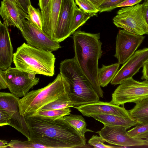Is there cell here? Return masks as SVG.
Returning a JSON list of instances; mask_svg holds the SVG:
<instances>
[{"label":"cell","mask_w":148,"mask_h":148,"mask_svg":"<svg viewBox=\"0 0 148 148\" xmlns=\"http://www.w3.org/2000/svg\"><path fill=\"white\" fill-rule=\"evenodd\" d=\"M8 142L6 140H0V148H8Z\"/></svg>","instance_id":"cell-40"},{"label":"cell","mask_w":148,"mask_h":148,"mask_svg":"<svg viewBox=\"0 0 148 148\" xmlns=\"http://www.w3.org/2000/svg\"><path fill=\"white\" fill-rule=\"evenodd\" d=\"M113 21L117 27L129 32L141 35L148 34V26L143 16L142 4L121 8Z\"/></svg>","instance_id":"cell-6"},{"label":"cell","mask_w":148,"mask_h":148,"mask_svg":"<svg viewBox=\"0 0 148 148\" xmlns=\"http://www.w3.org/2000/svg\"><path fill=\"white\" fill-rule=\"evenodd\" d=\"M124 127L104 125L97 133L105 141L120 147L145 146V140L133 138Z\"/></svg>","instance_id":"cell-9"},{"label":"cell","mask_w":148,"mask_h":148,"mask_svg":"<svg viewBox=\"0 0 148 148\" xmlns=\"http://www.w3.org/2000/svg\"><path fill=\"white\" fill-rule=\"evenodd\" d=\"M142 8L144 18L148 26V0H145L142 4Z\"/></svg>","instance_id":"cell-36"},{"label":"cell","mask_w":148,"mask_h":148,"mask_svg":"<svg viewBox=\"0 0 148 148\" xmlns=\"http://www.w3.org/2000/svg\"><path fill=\"white\" fill-rule=\"evenodd\" d=\"M126 0H105L97 9L99 12L110 11L117 8L119 4Z\"/></svg>","instance_id":"cell-30"},{"label":"cell","mask_w":148,"mask_h":148,"mask_svg":"<svg viewBox=\"0 0 148 148\" xmlns=\"http://www.w3.org/2000/svg\"><path fill=\"white\" fill-rule=\"evenodd\" d=\"M62 0H50L47 5L41 10L42 30L53 40Z\"/></svg>","instance_id":"cell-17"},{"label":"cell","mask_w":148,"mask_h":148,"mask_svg":"<svg viewBox=\"0 0 148 148\" xmlns=\"http://www.w3.org/2000/svg\"><path fill=\"white\" fill-rule=\"evenodd\" d=\"M59 69L70 84L69 96L74 107L99 101L98 94L74 58L61 61Z\"/></svg>","instance_id":"cell-5"},{"label":"cell","mask_w":148,"mask_h":148,"mask_svg":"<svg viewBox=\"0 0 148 148\" xmlns=\"http://www.w3.org/2000/svg\"><path fill=\"white\" fill-rule=\"evenodd\" d=\"M29 133L44 135L57 140L69 148L82 147L86 139L62 118L55 120L31 116L25 117Z\"/></svg>","instance_id":"cell-2"},{"label":"cell","mask_w":148,"mask_h":148,"mask_svg":"<svg viewBox=\"0 0 148 148\" xmlns=\"http://www.w3.org/2000/svg\"><path fill=\"white\" fill-rule=\"evenodd\" d=\"M10 0V1H12V2H13V3H14L15 4H17L16 0Z\"/></svg>","instance_id":"cell-42"},{"label":"cell","mask_w":148,"mask_h":148,"mask_svg":"<svg viewBox=\"0 0 148 148\" xmlns=\"http://www.w3.org/2000/svg\"><path fill=\"white\" fill-rule=\"evenodd\" d=\"M70 108L40 111L37 112L32 116L55 120L62 118L65 116L70 114L71 110Z\"/></svg>","instance_id":"cell-24"},{"label":"cell","mask_w":148,"mask_h":148,"mask_svg":"<svg viewBox=\"0 0 148 148\" xmlns=\"http://www.w3.org/2000/svg\"><path fill=\"white\" fill-rule=\"evenodd\" d=\"M89 117H93L104 125L121 126L125 127L127 129L132 127L141 124L132 118H125L112 114H92Z\"/></svg>","instance_id":"cell-19"},{"label":"cell","mask_w":148,"mask_h":148,"mask_svg":"<svg viewBox=\"0 0 148 148\" xmlns=\"http://www.w3.org/2000/svg\"><path fill=\"white\" fill-rule=\"evenodd\" d=\"M19 98L11 92H0V109L10 110L13 112L10 125L30 140L29 134L25 118L19 112Z\"/></svg>","instance_id":"cell-12"},{"label":"cell","mask_w":148,"mask_h":148,"mask_svg":"<svg viewBox=\"0 0 148 148\" xmlns=\"http://www.w3.org/2000/svg\"><path fill=\"white\" fill-rule=\"evenodd\" d=\"M127 132L132 137L145 139L148 135V123L137 125Z\"/></svg>","instance_id":"cell-28"},{"label":"cell","mask_w":148,"mask_h":148,"mask_svg":"<svg viewBox=\"0 0 148 148\" xmlns=\"http://www.w3.org/2000/svg\"><path fill=\"white\" fill-rule=\"evenodd\" d=\"M27 19L30 23L42 30V18L41 12L31 5L28 7V13Z\"/></svg>","instance_id":"cell-27"},{"label":"cell","mask_w":148,"mask_h":148,"mask_svg":"<svg viewBox=\"0 0 148 148\" xmlns=\"http://www.w3.org/2000/svg\"><path fill=\"white\" fill-rule=\"evenodd\" d=\"M71 107L74 108V106L69 94L65 95L47 104L42 108L40 111L61 109Z\"/></svg>","instance_id":"cell-25"},{"label":"cell","mask_w":148,"mask_h":148,"mask_svg":"<svg viewBox=\"0 0 148 148\" xmlns=\"http://www.w3.org/2000/svg\"><path fill=\"white\" fill-rule=\"evenodd\" d=\"M50 0H39L38 5L42 10L45 8L48 5Z\"/></svg>","instance_id":"cell-38"},{"label":"cell","mask_w":148,"mask_h":148,"mask_svg":"<svg viewBox=\"0 0 148 148\" xmlns=\"http://www.w3.org/2000/svg\"><path fill=\"white\" fill-rule=\"evenodd\" d=\"M21 33L28 45L51 52L61 47L59 42L53 41L42 30L25 20Z\"/></svg>","instance_id":"cell-11"},{"label":"cell","mask_w":148,"mask_h":148,"mask_svg":"<svg viewBox=\"0 0 148 148\" xmlns=\"http://www.w3.org/2000/svg\"><path fill=\"white\" fill-rule=\"evenodd\" d=\"M8 88L6 75V71L0 69V89Z\"/></svg>","instance_id":"cell-34"},{"label":"cell","mask_w":148,"mask_h":148,"mask_svg":"<svg viewBox=\"0 0 148 148\" xmlns=\"http://www.w3.org/2000/svg\"><path fill=\"white\" fill-rule=\"evenodd\" d=\"M8 27L0 21V69L6 71L11 66L14 56Z\"/></svg>","instance_id":"cell-18"},{"label":"cell","mask_w":148,"mask_h":148,"mask_svg":"<svg viewBox=\"0 0 148 148\" xmlns=\"http://www.w3.org/2000/svg\"></svg>","instance_id":"cell-45"},{"label":"cell","mask_w":148,"mask_h":148,"mask_svg":"<svg viewBox=\"0 0 148 148\" xmlns=\"http://www.w3.org/2000/svg\"><path fill=\"white\" fill-rule=\"evenodd\" d=\"M70 92V84L60 73L45 87L29 92L19 99L21 115L25 117L32 116L43 107L66 95Z\"/></svg>","instance_id":"cell-3"},{"label":"cell","mask_w":148,"mask_h":148,"mask_svg":"<svg viewBox=\"0 0 148 148\" xmlns=\"http://www.w3.org/2000/svg\"><path fill=\"white\" fill-rule=\"evenodd\" d=\"M147 61L148 48L135 51L119 70L111 81V84L115 86L125 79L132 77Z\"/></svg>","instance_id":"cell-13"},{"label":"cell","mask_w":148,"mask_h":148,"mask_svg":"<svg viewBox=\"0 0 148 148\" xmlns=\"http://www.w3.org/2000/svg\"><path fill=\"white\" fill-rule=\"evenodd\" d=\"M0 14L6 26H13L21 32L23 31V22L27 19V14L17 4L9 0H3L0 8Z\"/></svg>","instance_id":"cell-16"},{"label":"cell","mask_w":148,"mask_h":148,"mask_svg":"<svg viewBox=\"0 0 148 148\" xmlns=\"http://www.w3.org/2000/svg\"><path fill=\"white\" fill-rule=\"evenodd\" d=\"M76 5L74 0H62L53 41L60 43L71 34L72 23Z\"/></svg>","instance_id":"cell-14"},{"label":"cell","mask_w":148,"mask_h":148,"mask_svg":"<svg viewBox=\"0 0 148 148\" xmlns=\"http://www.w3.org/2000/svg\"><path fill=\"white\" fill-rule=\"evenodd\" d=\"M63 118L84 138H86L85 135L86 132H94L86 128L87 124L85 120L81 115L70 114L64 116Z\"/></svg>","instance_id":"cell-22"},{"label":"cell","mask_w":148,"mask_h":148,"mask_svg":"<svg viewBox=\"0 0 148 148\" xmlns=\"http://www.w3.org/2000/svg\"><path fill=\"white\" fill-rule=\"evenodd\" d=\"M142 0H126L117 6V8L132 6L140 3Z\"/></svg>","instance_id":"cell-35"},{"label":"cell","mask_w":148,"mask_h":148,"mask_svg":"<svg viewBox=\"0 0 148 148\" xmlns=\"http://www.w3.org/2000/svg\"><path fill=\"white\" fill-rule=\"evenodd\" d=\"M92 3L97 8L105 0H88Z\"/></svg>","instance_id":"cell-39"},{"label":"cell","mask_w":148,"mask_h":148,"mask_svg":"<svg viewBox=\"0 0 148 148\" xmlns=\"http://www.w3.org/2000/svg\"><path fill=\"white\" fill-rule=\"evenodd\" d=\"M30 140L42 145L44 148H69L66 144L55 139L44 135L29 133Z\"/></svg>","instance_id":"cell-23"},{"label":"cell","mask_w":148,"mask_h":148,"mask_svg":"<svg viewBox=\"0 0 148 148\" xmlns=\"http://www.w3.org/2000/svg\"></svg>","instance_id":"cell-44"},{"label":"cell","mask_w":148,"mask_h":148,"mask_svg":"<svg viewBox=\"0 0 148 148\" xmlns=\"http://www.w3.org/2000/svg\"><path fill=\"white\" fill-rule=\"evenodd\" d=\"M79 8L91 16L96 15L99 10L91 2L88 0H75Z\"/></svg>","instance_id":"cell-29"},{"label":"cell","mask_w":148,"mask_h":148,"mask_svg":"<svg viewBox=\"0 0 148 148\" xmlns=\"http://www.w3.org/2000/svg\"><path fill=\"white\" fill-rule=\"evenodd\" d=\"M142 80H148V61L146 62L143 66Z\"/></svg>","instance_id":"cell-37"},{"label":"cell","mask_w":148,"mask_h":148,"mask_svg":"<svg viewBox=\"0 0 148 148\" xmlns=\"http://www.w3.org/2000/svg\"><path fill=\"white\" fill-rule=\"evenodd\" d=\"M148 98V84L132 77L123 81L112 95L110 102L118 106L127 103L135 104Z\"/></svg>","instance_id":"cell-7"},{"label":"cell","mask_w":148,"mask_h":148,"mask_svg":"<svg viewBox=\"0 0 148 148\" xmlns=\"http://www.w3.org/2000/svg\"><path fill=\"white\" fill-rule=\"evenodd\" d=\"M90 16V15L78 8L76 5L72 23L71 34L79 27L84 24Z\"/></svg>","instance_id":"cell-26"},{"label":"cell","mask_w":148,"mask_h":148,"mask_svg":"<svg viewBox=\"0 0 148 148\" xmlns=\"http://www.w3.org/2000/svg\"><path fill=\"white\" fill-rule=\"evenodd\" d=\"M52 52L24 43L14 53L13 62L21 71L52 77L54 75L56 59Z\"/></svg>","instance_id":"cell-4"},{"label":"cell","mask_w":148,"mask_h":148,"mask_svg":"<svg viewBox=\"0 0 148 148\" xmlns=\"http://www.w3.org/2000/svg\"><path fill=\"white\" fill-rule=\"evenodd\" d=\"M145 140L146 142L145 146H148V135L147 136Z\"/></svg>","instance_id":"cell-41"},{"label":"cell","mask_w":148,"mask_h":148,"mask_svg":"<svg viewBox=\"0 0 148 148\" xmlns=\"http://www.w3.org/2000/svg\"><path fill=\"white\" fill-rule=\"evenodd\" d=\"M73 34L74 58L99 97L103 98V92L99 85L98 76V61L102 53L100 34L78 30Z\"/></svg>","instance_id":"cell-1"},{"label":"cell","mask_w":148,"mask_h":148,"mask_svg":"<svg viewBox=\"0 0 148 148\" xmlns=\"http://www.w3.org/2000/svg\"><path fill=\"white\" fill-rule=\"evenodd\" d=\"M105 141L99 136L97 135H93L88 140V143L90 146H93L94 148H113L119 147H115L106 145L104 143Z\"/></svg>","instance_id":"cell-31"},{"label":"cell","mask_w":148,"mask_h":148,"mask_svg":"<svg viewBox=\"0 0 148 148\" xmlns=\"http://www.w3.org/2000/svg\"><path fill=\"white\" fill-rule=\"evenodd\" d=\"M13 112L10 110L0 109V126L9 125Z\"/></svg>","instance_id":"cell-32"},{"label":"cell","mask_w":148,"mask_h":148,"mask_svg":"<svg viewBox=\"0 0 148 148\" xmlns=\"http://www.w3.org/2000/svg\"><path fill=\"white\" fill-rule=\"evenodd\" d=\"M142 82L144 83L148 84V80H144V81H142Z\"/></svg>","instance_id":"cell-43"},{"label":"cell","mask_w":148,"mask_h":148,"mask_svg":"<svg viewBox=\"0 0 148 148\" xmlns=\"http://www.w3.org/2000/svg\"><path fill=\"white\" fill-rule=\"evenodd\" d=\"M36 75L10 66L6 71L8 88L11 93L18 97H23L39 83L40 78Z\"/></svg>","instance_id":"cell-8"},{"label":"cell","mask_w":148,"mask_h":148,"mask_svg":"<svg viewBox=\"0 0 148 148\" xmlns=\"http://www.w3.org/2000/svg\"><path fill=\"white\" fill-rule=\"evenodd\" d=\"M143 35L134 34L119 29L116 38L114 56L118 63L123 64L134 54L145 39Z\"/></svg>","instance_id":"cell-10"},{"label":"cell","mask_w":148,"mask_h":148,"mask_svg":"<svg viewBox=\"0 0 148 148\" xmlns=\"http://www.w3.org/2000/svg\"><path fill=\"white\" fill-rule=\"evenodd\" d=\"M74 108L83 116L88 117L92 114H105L116 115L125 118H132L129 111L126 110L124 106H120L110 102L99 101Z\"/></svg>","instance_id":"cell-15"},{"label":"cell","mask_w":148,"mask_h":148,"mask_svg":"<svg viewBox=\"0 0 148 148\" xmlns=\"http://www.w3.org/2000/svg\"><path fill=\"white\" fill-rule=\"evenodd\" d=\"M17 4L27 14L28 6L31 5L30 0H16Z\"/></svg>","instance_id":"cell-33"},{"label":"cell","mask_w":148,"mask_h":148,"mask_svg":"<svg viewBox=\"0 0 148 148\" xmlns=\"http://www.w3.org/2000/svg\"><path fill=\"white\" fill-rule=\"evenodd\" d=\"M120 65L118 63L108 66L102 64V67L98 69V79L101 87L106 86L111 82L118 71Z\"/></svg>","instance_id":"cell-20"},{"label":"cell","mask_w":148,"mask_h":148,"mask_svg":"<svg viewBox=\"0 0 148 148\" xmlns=\"http://www.w3.org/2000/svg\"><path fill=\"white\" fill-rule=\"evenodd\" d=\"M128 110L131 117L141 124L148 123V98L136 104Z\"/></svg>","instance_id":"cell-21"}]
</instances>
